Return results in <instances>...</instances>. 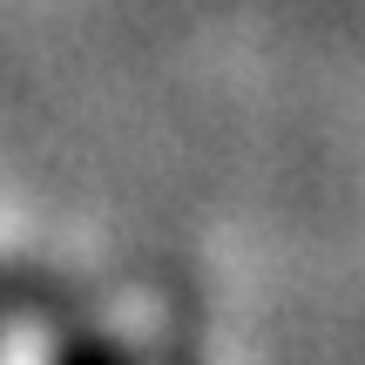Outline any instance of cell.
I'll return each instance as SVG.
<instances>
[{
    "label": "cell",
    "instance_id": "cell-1",
    "mask_svg": "<svg viewBox=\"0 0 365 365\" xmlns=\"http://www.w3.org/2000/svg\"><path fill=\"white\" fill-rule=\"evenodd\" d=\"M54 365H129V359H122V352H108V345H68Z\"/></svg>",
    "mask_w": 365,
    "mask_h": 365
}]
</instances>
